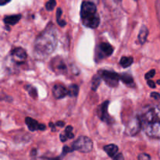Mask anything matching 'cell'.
Returning <instances> with one entry per match:
<instances>
[{
	"label": "cell",
	"mask_w": 160,
	"mask_h": 160,
	"mask_svg": "<svg viewBox=\"0 0 160 160\" xmlns=\"http://www.w3.org/2000/svg\"><path fill=\"white\" fill-rule=\"evenodd\" d=\"M118 150H119L118 146L114 145V144L106 145V146L104 147V151L107 153V155L109 156V157L113 158L114 156L118 153Z\"/></svg>",
	"instance_id": "15"
},
{
	"label": "cell",
	"mask_w": 160,
	"mask_h": 160,
	"mask_svg": "<svg viewBox=\"0 0 160 160\" xmlns=\"http://www.w3.org/2000/svg\"><path fill=\"white\" fill-rule=\"evenodd\" d=\"M109 101H106L102 103L98 109V116L100 120L103 122H106L107 123H111L112 121V117L109 116L108 112V107H109Z\"/></svg>",
	"instance_id": "9"
},
{
	"label": "cell",
	"mask_w": 160,
	"mask_h": 160,
	"mask_svg": "<svg viewBox=\"0 0 160 160\" xmlns=\"http://www.w3.org/2000/svg\"><path fill=\"white\" fill-rule=\"evenodd\" d=\"M50 67L54 73L57 74H67L68 72V67L66 61L60 56L53 58L50 62Z\"/></svg>",
	"instance_id": "6"
},
{
	"label": "cell",
	"mask_w": 160,
	"mask_h": 160,
	"mask_svg": "<svg viewBox=\"0 0 160 160\" xmlns=\"http://www.w3.org/2000/svg\"><path fill=\"white\" fill-rule=\"evenodd\" d=\"M21 18V15L20 14H17V15H11V16H6L4 17V23L7 25H15L19 22V20Z\"/></svg>",
	"instance_id": "13"
},
{
	"label": "cell",
	"mask_w": 160,
	"mask_h": 160,
	"mask_svg": "<svg viewBox=\"0 0 160 160\" xmlns=\"http://www.w3.org/2000/svg\"><path fill=\"white\" fill-rule=\"evenodd\" d=\"M61 16H62V9L60 8H58L56 11V21L60 27H65L67 23L65 20H61Z\"/></svg>",
	"instance_id": "21"
},
{
	"label": "cell",
	"mask_w": 160,
	"mask_h": 160,
	"mask_svg": "<svg viewBox=\"0 0 160 160\" xmlns=\"http://www.w3.org/2000/svg\"><path fill=\"white\" fill-rule=\"evenodd\" d=\"M101 77L98 74L95 75L92 78V89L93 91H96L97 88L99 86L100 83H101Z\"/></svg>",
	"instance_id": "19"
},
{
	"label": "cell",
	"mask_w": 160,
	"mask_h": 160,
	"mask_svg": "<svg viewBox=\"0 0 160 160\" xmlns=\"http://www.w3.org/2000/svg\"><path fill=\"white\" fill-rule=\"evenodd\" d=\"M67 91H68V95L71 97H76L78 96L79 92V87L77 84H71L69 86Z\"/></svg>",
	"instance_id": "18"
},
{
	"label": "cell",
	"mask_w": 160,
	"mask_h": 160,
	"mask_svg": "<svg viewBox=\"0 0 160 160\" xmlns=\"http://www.w3.org/2000/svg\"><path fill=\"white\" fill-rule=\"evenodd\" d=\"M31 160H60L59 158H46V157H35Z\"/></svg>",
	"instance_id": "26"
},
{
	"label": "cell",
	"mask_w": 160,
	"mask_h": 160,
	"mask_svg": "<svg viewBox=\"0 0 160 160\" xmlns=\"http://www.w3.org/2000/svg\"><path fill=\"white\" fill-rule=\"evenodd\" d=\"M73 150L72 149V148H69V147H67V146H64L63 149H62V155H65V154H67V153L71 152H73Z\"/></svg>",
	"instance_id": "28"
},
{
	"label": "cell",
	"mask_w": 160,
	"mask_h": 160,
	"mask_svg": "<svg viewBox=\"0 0 160 160\" xmlns=\"http://www.w3.org/2000/svg\"><path fill=\"white\" fill-rule=\"evenodd\" d=\"M81 18L83 24L89 28H98L100 17L97 12V7L93 2H84L81 8Z\"/></svg>",
	"instance_id": "3"
},
{
	"label": "cell",
	"mask_w": 160,
	"mask_h": 160,
	"mask_svg": "<svg viewBox=\"0 0 160 160\" xmlns=\"http://www.w3.org/2000/svg\"><path fill=\"white\" fill-rule=\"evenodd\" d=\"M93 148V142L86 136L79 137L72 145L73 151L81 152L82 153H88Z\"/></svg>",
	"instance_id": "4"
},
{
	"label": "cell",
	"mask_w": 160,
	"mask_h": 160,
	"mask_svg": "<svg viewBox=\"0 0 160 160\" xmlns=\"http://www.w3.org/2000/svg\"><path fill=\"white\" fill-rule=\"evenodd\" d=\"M12 61L17 64H23L26 61L28 54L26 51L22 48H16L11 52Z\"/></svg>",
	"instance_id": "10"
},
{
	"label": "cell",
	"mask_w": 160,
	"mask_h": 160,
	"mask_svg": "<svg viewBox=\"0 0 160 160\" xmlns=\"http://www.w3.org/2000/svg\"><path fill=\"white\" fill-rule=\"evenodd\" d=\"M67 140V138L65 134H60V141L62 142H65Z\"/></svg>",
	"instance_id": "31"
},
{
	"label": "cell",
	"mask_w": 160,
	"mask_h": 160,
	"mask_svg": "<svg viewBox=\"0 0 160 160\" xmlns=\"http://www.w3.org/2000/svg\"><path fill=\"white\" fill-rule=\"evenodd\" d=\"M148 34V29L145 25H142L138 34V41L141 45H144L147 40Z\"/></svg>",
	"instance_id": "14"
},
{
	"label": "cell",
	"mask_w": 160,
	"mask_h": 160,
	"mask_svg": "<svg viewBox=\"0 0 160 160\" xmlns=\"http://www.w3.org/2000/svg\"><path fill=\"white\" fill-rule=\"evenodd\" d=\"M25 89L28 91V94H29L33 98L36 99V98H38V92L37 89H36L35 88L33 87V86L31 85H27L26 87H25Z\"/></svg>",
	"instance_id": "20"
},
{
	"label": "cell",
	"mask_w": 160,
	"mask_h": 160,
	"mask_svg": "<svg viewBox=\"0 0 160 160\" xmlns=\"http://www.w3.org/2000/svg\"><path fill=\"white\" fill-rule=\"evenodd\" d=\"M113 160H124V157L121 153H117L113 157Z\"/></svg>",
	"instance_id": "29"
},
{
	"label": "cell",
	"mask_w": 160,
	"mask_h": 160,
	"mask_svg": "<svg viewBox=\"0 0 160 160\" xmlns=\"http://www.w3.org/2000/svg\"><path fill=\"white\" fill-rule=\"evenodd\" d=\"M49 126H50V128H52V131H56V125L53 124L52 123H50Z\"/></svg>",
	"instance_id": "34"
},
{
	"label": "cell",
	"mask_w": 160,
	"mask_h": 160,
	"mask_svg": "<svg viewBox=\"0 0 160 160\" xmlns=\"http://www.w3.org/2000/svg\"><path fill=\"white\" fill-rule=\"evenodd\" d=\"M138 118L142 130L148 137L160 139V102L145 107Z\"/></svg>",
	"instance_id": "1"
},
{
	"label": "cell",
	"mask_w": 160,
	"mask_h": 160,
	"mask_svg": "<svg viewBox=\"0 0 160 160\" xmlns=\"http://www.w3.org/2000/svg\"><path fill=\"white\" fill-rule=\"evenodd\" d=\"M64 124H65V123H64V122H62V121H57L55 125H56V126H58V127H63Z\"/></svg>",
	"instance_id": "33"
},
{
	"label": "cell",
	"mask_w": 160,
	"mask_h": 160,
	"mask_svg": "<svg viewBox=\"0 0 160 160\" xmlns=\"http://www.w3.org/2000/svg\"><path fill=\"white\" fill-rule=\"evenodd\" d=\"M36 153H37V151L35 149H33L32 152H31V156H35Z\"/></svg>",
	"instance_id": "35"
},
{
	"label": "cell",
	"mask_w": 160,
	"mask_h": 160,
	"mask_svg": "<svg viewBox=\"0 0 160 160\" xmlns=\"http://www.w3.org/2000/svg\"><path fill=\"white\" fill-rule=\"evenodd\" d=\"M72 131H73V128L72 126H67V128H66V133L65 135L67 136V139H72L74 137V134L72 133Z\"/></svg>",
	"instance_id": "22"
},
{
	"label": "cell",
	"mask_w": 160,
	"mask_h": 160,
	"mask_svg": "<svg viewBox=\"0 0 160 160\" xmlns=\"http://www.w3.org/2000/svg\"><path fill=\"white\" fill-rule=\"evenodd\" d=\"M98 74L110 88H116L118 86L120 81V74L110 70H100Z\"/></svg>",
	"instance_id": "5"
},
{
	"label": "cell",
	"mask_w": 160,
	"mask_h": 160,
	"mask_svg": "<svg viewBox=\"0 0 160 160\" xmlns=\"http://www.w3.org/2000/svg\"><path fill=\"white\" fill-rule=\"evenodd\" d=\"M147 83H148V86H149L150 88H156V84H155L154 81H152V80H148Z\"/></svg>",
	"instance_id": "30"
},
{
	"label": "cell",
	"mask_w": 160,
	"mask_h": 160,
	"mask_svg": "<svg viewBox=\"0 0 160 160\" xmlns=\"http://www.w3.org/2000/svg\"><path fill=\"white\" fill-rule=\"evenodd\" d=\"M138 160H151V157L148 154L142 153L138 156Z\"/></svg>",
	"instance_id": "25"
},
{
	"label": "cell",
	"mask_w": 160,
	"mask_h": 160,
	"mask_svg": "<svg viewBox=\"0 0 160 160\" xmlns=\"http://www.w3.org/2000/svg\"><path fill=\"white\" fill-rule=\"evenodd\" d=\"M134 1H138V0H134Z\"/></svg>",
	"instance_id": "38"
},
{
	"label": "cell",
	"mask_w": 160,
	"mask_h": 160,
	"mask_svg": "<svg viewBox=\"0 0 160 160\" xmlns=\"http://www.w3.org/2000/svg\"><path fill=\"white\" fill-rule=\"evenodd\" d=\"M56 5V0H48V2L46 3V6H45V7H46L47 10L52 11V10H53V9L55 8Z\"/></svg>",
	"instance_id": "23"
},
{
	"label": "cell",
	"mask_w": 160,
	"mask_h": 160,
	"mask_svg": "<svg viewBox=\"0 0 160 160\" xmlns=\"http://www.w3.org/2000/svg\"><path fill=\"white\" fill-rule=\"evenodd\" d=\"M156 83H157L158 84H159V85H160V80H158V81H157V82H156Z\"/></svg>",
	"instance_id": "37"
},
{
	"label": "cell",
	"mask_w": 160,
	"mask_h": 160,
	"mask_svg": "<svg viewBox=\"0 0 160 160\" xmlns=\"http://www.w3.org/2000/svg\"><path fill=\"white\" fill-rule=\"evenodd\" d=\"M120 80L123 81L124 84H131L134 82V79H133V77L131 76L129 73H122L121 75H120Z\"/></svg>",
	"instance_id": "17"
},
{
	"label": "cell",
	"mask_w": 160,
	"mask_h": 160,
	"mask_svg": "<svg viewBox=\"0 0 160 160\" xmlns=\"http://www.w3.org/2000/svg\"><path fill=\"white\" fill-rule=\"evenodd\" d=\"M11 0H0V6H3V5L7 4L8 2H9Z\"/></svg>",
	"instance_id": "32"
},
{
	"label": "cell",
	"mask_w": 160,
	"mask_h": 160,
	"mask_svg": "<svg viewBox=\"0 0 160 160\" xmlns=\"http://www.w3.org/2000/svg\"><path fill=\"white\" fill-rule=\"evenodd\" d=\"M114 48L112 45L110 44L106 43V42H102V43L99 44L97 48L96 52V57L98 58V60H101L104 58L110 56L113 53Z\"/></svg>",
	"instance_id": "7"
},
{
	"label": "cell",
	"mask_w": 160,
	"mask_h": 160,
	"mask_svg": "<svg viewBox=\"0 0 160 160\" xmlns=\"http://www.w3.org/2000/svg\"><path fill=\"white\" fill-rule=\"evenodd\" d=\"M113 1L115 2L116 3H120V2H121L122 0H113Z\"/></svg>",
	"instance_id": "36"
},
{
	"label": "cell",
	"mask_w": 160,
	"mask_h": 160,
	"mask_svg": "<svg viewBox=\"0 0 160 160\" xmlns=\"http://www.w3.org/2000/svg\"><path fill=\"white\" fill-rule=\"evenodd\" d=\"M57 32L52 23L46 27L34 42V52L35 57L44 59L54 52L57 45Z\"/></svg>",
	"instance_id": "2"
},
{
	"label": "cell",
	"mask_w": 160,
	"mask_h": 160,
	"mask_svg": "<svg viewBox=\"0 0 160 160\" xmlns=\"http://www.w3.org/2000/svg\"><path fill=\"white\" fill-rule=\"evenodd\" d=\"M133 62H134V59L131 56H123L120 59V63L122 67L127 68V67H129L130 66L132 65Z\"/></svg>",
	"instance_id": "16"
},
{
	"label": "cell",
	"mask_w": 160,
	"mask_h": 160,
	"mask_svg": "<svg viewBox=\"0 0 160 160\" xmlns=\"http://www.w3.org/2000/svg\"><path fill=\"white\" fill-rule=\"evenodd\" d=\"M25 123L28 126V129L31 131H35L36 130H40V131H45L46 129V127L45 124L39 123L37 120L31 118V117H26L25 119Z\"/></svg>",
	"instance_id": "11"
},
{
	"label": "cell",
	"mask_w": 160,
	"mask_h": 160,
	"mask_svg": "<svg viewBox=\"0 0 160 160\" xmlns=\"http://www.w3.org/2000/svg\"><path fill=\"white\" fill-rule=\"evenodd\" d=\"M141 130H142L141 122L138 117L132 118L128 122L125 128V133L129 136H135L140 132Z\"/></svg>",
	"instance_id": "8"
},
{
	"label": "cell",
	"mask_w": 160,
	"mask_h": 160,
	"mask_svg": "<svg viewBox=\"0 0 160 160\" xmlns=\"http://www.w3.org/2000/svg\"><path fill=\"white\" fill-rule=\"evenodd\" d=\"M53 95L57 99H61V98H65L67 95H68V91L66 88L65 86L61 84H55L52 88Z\"/></svg>",
	"instance_id": "12"
},
{
	"label": "cell",
	"mask_w": 160,
	"mask_h": 160,
	"mask_svg": "<svg viewBox=\"0 0 160 160\" xmlns=\"http://www.w3.org/2000/svg\"><path fill=\"white\" fill-rule=\"evenodd\" d=\"M150 96L156 100L160 99V94L158 93V92H152L151 95H150Z\"/></svg>",
	"instance_id": "27"
},
{
	"label": "cell",
	"mask_w": 160,
	"mask_h": 160,
	"mask_svg": "<svg viewBox=\"0 0 160 160\" xmlns=\"http://www.w3.org/2000/svg\"><path fill=\"white\" fill-rule=\"evenodd\" d=\"M156 74V70H151L150 71H148V73H146L145 78L146 80H151L153 77Z\"/></svg>",
	"instance_id": "24"
}]
</instances>
